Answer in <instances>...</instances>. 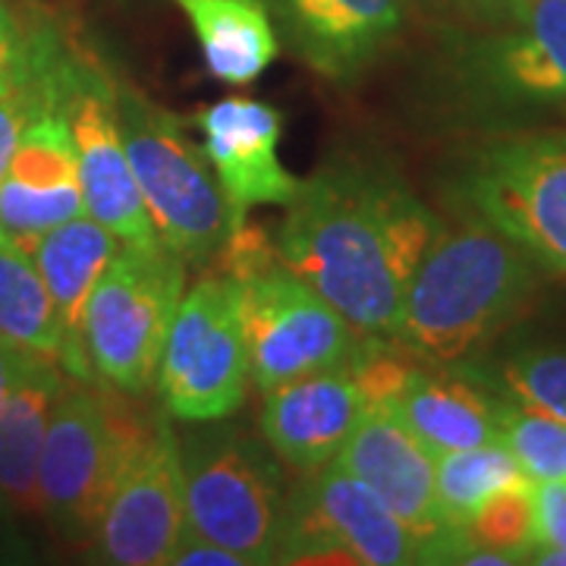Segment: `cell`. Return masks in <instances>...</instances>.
<instances>
[{"label":"cell","mask_w":566,"mask_h":566,"mask_svg":"<svg viewBox=\"0 0 566 566\" xmlns=\"http://www.w3.org/2000/svg\"><path fill=\"white\" fill-rule=\"evenodd\" d=\"M457 202L566 277V133L485 142L465 158Z\"/></svg>","instance_id":"cell-7"},{"label":"cell","mask_w":566,"mask_h":566,"mask_svg":"<svg viewBox=\"0 0 566 566\" xmlns=\"http://www.w3.org/2000/svg\"><path fill=\"white\" fill-rule=\"evenodd\" d=\"M501 406L460 365H422L397 397V416L434 457L501 441Z\"/></svg>","instance_id":"cell-20"},{"label":"cell","mask_w":566,"mask_h":566,"mask_svg":"<svg viewBox=\"0 0 566 566\" xmlns=\"http://www.w3.org/2000/svg\"><path fill=\"white\" fill-rule=\"evenodd\" d=\"M186 528L180 441L161 416L123 463L95 528L104 564L164 566Z\"/></svg>","instance_id":"cell-11"},{"label":"cell","mask_w":566,"mask_h":566,"mask_svg":"<svg viewBox=\"0 0 566 566\" xmlns=\"http://www.w3.org/2000/svg\"><path fill=\"white\" fill-rule=\"evenodd\" d=\"M192 22L208 73L223 85H252L277 61L281 41L264 0H170Z\"/></svg>","instance_id":"cell-22"},{"label":"cell","mask_w":566,"mask_h":566,"mask_svg":"<svg viewBox=\"0 0 566 566\" xmlns=\"http://www.w3.org/2000/svg\"><path fill=\"white\" fill-rule=\"evenodd\" d=\"M192 123L202 133L205 155L221 186L227 233L243 227L259 205H290L300 180L277 155L283 114L274 104L230 95L196 111Z\"/></svg>","instance_id":"cell-14"},{"label":"cell","mask_w":566,"mask_h":566,"mask_svg":"<svg viewBox=\"0 0 566 566\" xmlns=\"http://www.w3.org/2000/svg\"><path fill=\"white\" fill-rule=\"evenodd\" d=\"M233 281L240 286L249 378L259 394L315 371L344 368L359 334L281 259Z\"/></svg>","instance_id":"cell-10"},{"label":"cell","mask_w":566,"mask_h":566,"mask_svg":"<svg viewBox=\"0 0 566 566\" xmlns=\"http://www.w3.org/2000/svg\"><path fill=\"white\" fill-rule=\"evenodd\" d=\"M85 214L76 142L61 102V85L39 92L17 151L0 180V233L29 245L57 223Z\"/></svg>","instance_id":"cell-13"},{"label":"cell","mask_w":566,"mask_h":566,"mask_svg":"<svg viewBox=\"0 0 566 566\" xmlns=\"http://www.w3.org/2000/svg\"><path fill=\"white\" fill-rule=\"evenodd\" d=\"M497 385L513 403L566 424V349L528 346L501 363Z\"/></svg>","instance_id":"cell-26"},{"label":"cell","mask_w":566,"mask_h":566,"mask_svg":"<svg viewBox=\"0 0 566 566\" xmlns=\"http://www.w3.org/2000/svg\"><path fill=\"white\" fill-rule=\"evenodd\" d=\"M39 359L41 356H35V353H25V349H17V346L0 340V406L7 403L13 387L20 385L22 378H25V371Z\"/></svg>","instance_id":"cell-33"},{"label":"cell","mask_w":566,"mask_h":566,"mask_svg":"<svg viewBox=\"0 0 566 566\" xmlns=\"http://www.w3.org/2000/svg\"><path fill=\"white\" fill-rule=\"evenodd\" d=\"M186 293V262L164 243L120 245L85 305L95 381L142 397L158 381L164 340Z\"/></svg>","instance_id":"cell-5"},{"label":"cell","mask_w":566,"mask_h":566,"mask_svg":"<svg viewBox=\"0 0 566 566\" xmlns=\"http://www.w3.org/2000/svg\"><path fill=\"white\" fill-rule=\"evenodd\" d=\"M526 482L523 465L504 441L465 447L434 460V497L447 528H463L497 491Z\"/></svg>","instance_id":"cell-24"},{"label":"cell","mask_w":566,"mask_h":566,"mask_svg":"<svg viewBox=\"0 0 566 566\" xmlns=\"http://www.w3.org/2000/svg\"><path fill=\"white\" fill-rule=\"evenodd\" d=\"M186 523L245 566L277 560L286 491L277 457L233 424L205 422L180 441Z\"/></svg>","instance_id":"cell-4"},{"label":"cell","mask_w":566,"mask_h":566,"mask_svg":"<svg viewBox=\"0 0 566 566\" xmlns=\"http://www.w3.org/2000/svg\"><path fill=\"white\" fill-rule=\"evenodd\" d=\"M457 7H463L465 13L485 17V20H510L520 0H450Z\"/></svg>","instance_id":"cell-34"},{"label":"cell","mask_w":566,"mask_h":566,"mask_svg":"<svg viewBox=\"0 0 566 566\" xmlns=\"http://www.w3.org/2000/svg\"><path fill=\"white\" fill-rule=\"evenodd\" d=\"M271 10L296 57L349 85L400 35L406 0H271Z\"/></svg>","instance_id":"cell-16"},{"label":"cell","mask_w":566,"mask_h":566,"mask_svg":"<svg viewBox=\"0 0 566 566\" xmlns=\"http://www.w3.org/2000/svg\"><path fill=\"white\" fill-rule=\"evenodd\" d=\"M264 444L283 465L315 472L331 463L363 416V397L346 368L315 371L262 394Z\"/></svg>","instance_id":"cell-18"},{"label":"cell","mask_w":566,"mask_h":566,"mask_svg":"<svg viewBox=\"0 0 566 566\" xmlns=\"http://www.w3.org/2000/svg\"><path fill=\"white\" fill-rule=\"evenodd\" d=\"M240 286L227 274L202 277L182 293L164 340L158 390L164 409L189 424L223 422L249 394Z\"/></svg>","instance_id":"cell-8"},{"label":"cell","mask_w":566,"mask_h":566,"mask_svg":"<svg viewBox=\"0 0 566 566\" xmlns=\"http://www.w3.org/2000/svg\"><path fill=\"white\" fill-rule=\"evenodd\" d=\"M422 365L428 363L397 337L359 334L344 368L365 406H394Z\"/></svg>","instance_id":"cell-27"},{"label":"cell","mask_w":566,"mask_h":566,"mask_svg":"<svg viewBox=\"0 0 566 566\" xmlns=\"http://www.w3.org/2000/svg\"><path fill=\"white\" fill-rule=\"evenodd\" d=\"M120 237H114L92 214L70 218L54 230L35 237L29 245H22L32 252L57 308L63 334L61 368L70 381L80 385L95 381V371L85 353V305L107 262L120 252Z\"/></svg>","instance_id":"cell-19"},{"label":"cell","mask_w":566,"mask_h":566,"mask_svg":"<svg viewBox=\"0 0 566 566\" xmlns=\"http://www.w3.org/2000/svg\"><path fill=\"white\" fill-rule=\"evenodd\" d=\"M29 80V51L22 44L13 13L0 0V95L17 92Z\"/></svg>","instance_id":"cell-30"},{"label":"cell","mask_w":566,"mask_h":566,"mask_svg":"<svg viewBox=\"0 0 566 566\" xmlns=\"http://www.w3.org/2000/svg\"><path fill=\"white\" fill-rule=\"evenodd\" d=\"M155 419L88 385L63 387L48 419L39 460L41 513L70 542L95 538L111 488L129 453L151 434Z\"/></svg>","instance_id":"cell-6"},{"label":"cell","mask_w":566,"mask_h":566,"mask_svg":"<svg viewBox=\"0 0 566 566\" xmlns=\"http://www.w3.org/2000/svg\"><path fill=\"white\" fill-rule=\"evenodd\" d=\"M510 22L472 54L469 80L497 102L566 107V0H520Z\"/></svg>","instance_id":"cell-17"},{"label":"cell","mask_w":566,"mask_h":566,"mask_svg":"<svg viewBox=\"0 0 566 566\" xmlns=\"http://www.w3.org/2000/svg\"><path fill=\"white\" fill-rule=\"evenodd\" d=\"M126 158L155 233L186 264H205L227 240V205L205 148L186 136L177 114L133 85L117 88Z\"/></svg>","instance_id":"cell-3"},{"label":"cell","mask_w":566,"mask_h":566,"mask_svg":"<svg viewBox=\"0 0 566 566\" xmlns=\"http://www.w3.org/2000/svg\"><path fill=\"white\" fill-rule=\"evenodd\" d=\"M57 85L76 142L85 214L126 245L161 243L123 148L117 85L92 70H73Z\"/></svg>","instance_id":"cell-12"},{"label":"cell","mask_w":566,"mask_h":566,"mask_svg":"<svg viewBox=\"0 0 566 566\" xmlns=\"http://www.w3.org/2000/svg\"><path fill=\"white\" fill-rule=\"evenodd\" d=\"M441 221L403 180L371 164L334 161L300 180L274 252L356 334L394 337L403 300Z\"/></svg>","instance_id":"cell-1"},{"label":"cell","mask_w":566,"mask_h":566,"mask_svg":"<svg viewBox=\"0 0 566 566\" xmlns=\"http://www.w3.org/2000/svg\"><path fill=\"white\" fill-rule=\"evenodd\" d=\"M63 387L66 371L61 365L39 359L0 406V504L17 513H41V447Z\"/></svg>","instance_id":"cell-21"},{"label":"cell","mask_w":566,"mask_h":566,"mask_svg":"<svg viewBox=\"0 0 566 566\" xmlns=\"http://www.w3.org/2000/svg\"><path fill=\"white\" fill-rule=\"evenodd\" d=\"M35 102H39V92H25V85H20L17 92L0 95V180L10 167V158H13L17 142L22 136V126L29 120Z\"/></svg>","instance_id":"cell-32"},{"label":"cell","mask_w":566,"mask_h":566,"mask_svg":"<svg viewBox=\"0 0 566 566\" xmlns=\"http://www.w3.org/2000/svg\"><path fill=\"white\" fill-rule=\"evenodd\" d=\"M422 538L337 460L303 472V482L286 494L274 564L406 566L422 564Z\"/></svg>","instance_id":"cell-9"},{"label":"cell","mask_w":566,"mask_h":566,"mask_svg":"<svg viewBox=\"0 0 566 566\" xmlns=\"http://www.w3.org/2000/svg\"><path fill=\"white\" fill-rule=\"evenodd\" d=\"M535 293V262L482 218L434 233L403 300L397 340L428 365H463Z\"/></svg>","instance_id":"cell-2"},{"label":"cell","mask_w":566,"mask_h":566,"mask_svg":"<svg viewBox=\"0 0 566 566\" xmlns=\"http://www.w3.org/2000/svg\"><path fill=\"white\" fill-rule=\"evenodd\" d=\"M0 340L61 365L63 334L54 300L29 249L0 233Z\"/></svg>","instance_id":"cell-23"},{"label":"cell","mask_w":566,"mask_h":566,"mask_svg":"<svg viewBox=\"0 0 566 566\" xmlns=\"http://www.w3.org/2000/svg\"><path fill=\"white\" fill-rule=\"evenodd\" d=\"M164 566H245V560L237 551H230V547L205 538L202 532H196V528L186 523L180 542L174 545V551H170V557H167Z\"/></svg>","instance_id":"cell-31"},{"label":"cell","mask_w":566,"mask_h":566,"mask_svg":"<svg viewBox=\"0 0 566 566\" xmlns=\"http://www.w3.org/2000/svg\"><path fill=\"white\" fill-rule=\"evenodd\" d=\"M334 460L371 488L387 510L422 538L424 554L447 532L434 497L438 457L406 428L394 406H365Z\"/></svg>","instance_id":"cell-15"},{"label":"cell","mask_w":566,"mask_h":566,"mask_svg":"<svg viewBox=\"0 0 566 566\" xmlns=\"http://www.w3.org/2000/svg\"><path fill=\"white\" fill-rule=\"evenodd\" d=\"M535 547L566 551V482H535Z\"/></svg>","instance_id":"cell-29"},{"label":"cell","mask_w":566,"mask_h":566,"mask_svg":"<svg viewBox=\"0 0 566 566\" xmlns=\"http://www.w3.org/2000/svg\"><path fill=\"white\" fill-rule=\"evenodd\" d=\"M501 441L510 447L526 479L535 482H566V424L513 403L504 397L501 406Z\"/></svg>","instance_id":"cell-25"},{"label":"cell","mask_w":566,"mask_h":566,"mask_svg":"<svg viewBox=\"0 0 566 566\" xmlns=\"http://www.w3.org/2000/svg\"><path fill=\"white\" fill-rule=\"evenodd\" d=\"M469 545L491 547L497 554L513 557L516 564H528L535 551V501L532 482L497 491L469 523L463 526Z\"/></svg>","instance_id":"cell-28"}]
</instances>
